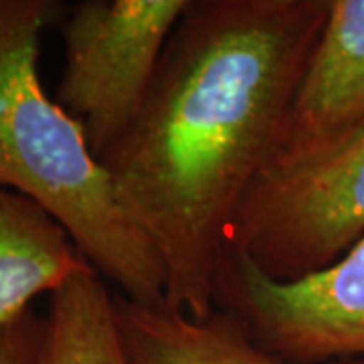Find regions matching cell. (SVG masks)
I'll use <instances>...</instances> for the list:
<instances>
[{"mask_svg":"<svg viewBox=\"0 0 364 364\" xmlns=\"http://www.w3.org/2000/svg\"><path fill=\"white\" fill-rule=\"evenodd\" d=\"M364 239V128L312 156L272 162L239 200L225 253L273 282L320 273Z\"/></svg>","mask_w":364,"mask_h":364,"instance_id":"obj_3","label":"cell"},{"mask_svg":"<svg viewBox=\"0 0 364 364\" xmlns=\"http://www.w3.org/2000/svg\"><path fill=\"white\" fill-rule=\"evenodd\" d=\"M215 310L287 363L364 360V239L328 269L298 282H273L225 253Z\"/></svg>","mask_w":364,"mask_h":364,"instance_id":"obj_5","label":"cell"},{"mask_svg":"<svg viewBox=\"0 0 364 364\" xmlns=\"http://www.w3.org/2000/svg\"><path fill=\"white\" fill-rule=\"evenodd\" d=\"M364 128V0H330L272 162L312 156Z\"/></svg>","mask_w":364,"mask_h":364,"instance_id":"obj_6","label":"cell"},{"mask_svg":"<svg viewBox=\"0 0 364 364\" xmlns=\"http://www.w3.org/2000/svg\"><path fill=\"white\" fill-rule=\"evenodd\" d=\"M87 269L93 267L47 210L0 186V330Z\"/></svg>","mask_w":364,"mask_h":364,"instance_id":"obj_7","label":"cell"},{"mask_svg":"<svg viewBox=\"0 0 364 364\" xmlns=\"http://www.w3.org/2000/svg\"><path fill=\"white\" fill-rule=\"evenodd\" d=\"M63 13L55 0H0V186L47 210L117 296L166 306L156 249L122 208L81 124L41 83V37Z\"/></svg>","mask_w":364,"mask_h":364,"instance_id":"obj_2","label":"cell"},{"mask_svg":"<svg viewBox=\"0 0 364 364\" xmlns=\"http://www.w3.org/2000/svg\"><path fill=\"white\" fill-rule=\"evenodd\" d=\"M41 318L28 312L18 322L0 330V364H35Z\"/></svg>","mask_w":364,"mask_h":364,"instance_id":"obj_10","label":"cell"},{"mask_svg":"<svg viewBox=\"0 0 364 364\" xmlns=\"http://www.w3.org/2000/svg\"><path fill=\"white\" fill-rule=\"evenodd\" d=\"M191 0H83L59 21L65 61L57 104L102 158L130 130L152 91Z\"/></svg>","mask_w":364,"mask_h":364,"instance_id":"obj_4","label":"cell"},{"mask_svg":"<svg viewBox=\"0 0 364 364\" xmlns=\"http://www.w3.org/2000/svg\"><path fill=\"white\" fill-rule=\"evenodd\" d=\"M330 0H191L130 130L100 162L156 249L166 306L215 312L239 200L272 164Z\"/></svg>","mask_w":364,"mask_h":364,"instance_id":"obj_1","label":"cell"},{"mask_svg":"<svg viewBox=\"0 0 364 364\" xmlns=\"http://www.w3.org/2000/svg\"><path fill=\"white\" fill-rule=\"evenodd\" d=\"M116 314L134 364H289L259 346L235 318L219 310L207 320H196L170 306L150 308L116 294Z\"/></svg>","mask_w":364,"mask_h":364,"instance_id":"obj_8","label":"cell"},{"mask_svg":"<svg viewBox=\"0 0 364 364\" xmlns=\"http://www.w3.org/2000/svg\"><path fill=\"white\" fill-rule=\"evenodd\" d=\"M35 364H134L117 324L116 296L95 269L73 275L49 296Z\"/></svg>","mask_w":364,"mask_h":364,"instance_id":"obj_9","label":"cell"}]
</instances>
